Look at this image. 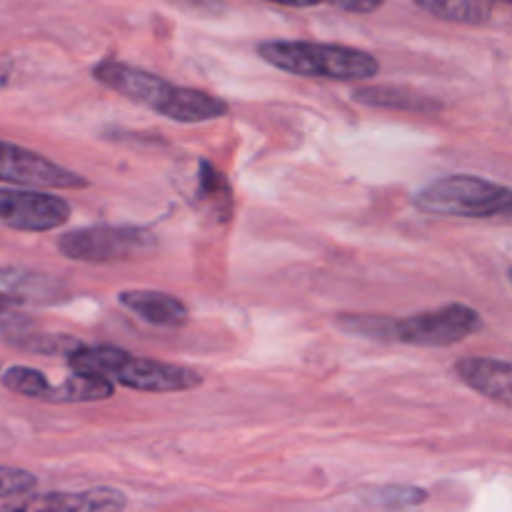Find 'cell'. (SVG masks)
<instances>
[{
    "mask_svg": "<svg viewBox=\"0 0 512 512\" xmlns=\"http://www.w3.org/2000/svg\"><path fill=\"white\" fill-rule=\"evenodd\" d=\"M385 0H328V5H335V8L345 10V13H358L368 15L373 10L383 8Z\"/></svg>",
    "mask_w": 512,
    "mask_h": 512,
    "instance_id": "obj_20",
    "label": "cell"
},
{
    "mask_svg": "<svg viewBox=\"0 0 512 512\" xmlns=\"http://www.w3.org/2000/svg\"><path fill=\"white\" fill-rule=\"evenodd\" d=\"M93 78L123 98L160 113L175 123H208L228 113V103L195 88L168 83L160 75L148 73L120 60H103L93 68Z\"/></svg>",
    "mask_w": 512,
    "mask_h": 512,
    "instance_id": "obj_1",
    "label": "cell"
},
{
    "mask_svg": "<svg viewBox=\"0 0 512 512\" xmlns=\"http://www.w3.org/2000/svg\"><path fill=\"white\" fill-rule=\"evenodd\" d=\"M70 370L95 378H108L140 393H178L203 385V375L193 368L163 360L133 358L115 345H75L68 355Z\"/></svg>",
    "mask_w": 512,
    "mask_h": 512,
    "instance_id": "obj_3",
    "label": "cell"
},
{
    "mask_svg": "<svg viewBox=\"0 0 512 512\" xmlns=\"http://www.w3.org/2000/svg\"><path fill=\"white\" fill-rule=\"evenodd\" d=\"M180 5H188L193 10H218L223 8V0H175Z\"/></svg>",
    "mask_w": 512,
    "mask_h": 512,
    "instance_id": "obj_21",
    "label": "cell"
},
{
    "mask_svg": "<svg viewBox=\"0 0 512 512\" xmlns=\"http://www.w3.org/2000/svg\"><path fill=\"white\" fill-rule=\"evenodd\" d=\"M428 490L415 488V485H383L363 495V503L370 508L383 510H408L428 503Z\"/></svg>",
    "mask_w": 512,
    "mask_h": 512,
    "instance_id": "obj_16",
    "label": "cell"
},
{
    "mask_svg": "<svg viewBox=\"0 0 512 512\" xmlns=\"http://www.w3.org/2000/svg\"><path fill=\"white\" fill-rule=\"evenodd\" d=\"M353 100L368 108L385 110H408V113H438L443 103L438 98L420 93V90L405 88V85H363L353 93Z\"/></svg>",
    "mask_w": 512,
    "mask_h": 512,
    "instance_id": "obj_13",
    "label": "cell"
},
{
    "mask_svg": "<svg viewBox=\"0 0 512 512\" xmlns=\"http://www.w3.org/2000/svg\"><path fill=\"white\" fill-rule=\"evenodd\" d=\"M498 3H510L512 5V0H498Z\"/></svg>",
    "mask_w": 512,
    "mask_h": 512,
    "instance_id": "obj_22",
    "label": "cell"
},
{
    "mask_svg": "<svg viewBox=\"0 0 512 512\" xmlns=\"http://www.w3.org/2000/svg\"><path fill=\"white\" fill-rule=\"evenodd\" d=\"M258 55L273 68L300 78L370 80L380 73V60L350 45L313 43V40H265Z\"/></svg>",
    "mask_w": 512,
    "mask_h": 512,
    "instance_id": "obj_4",
    "label": "cell"
},
{
    "mask_svg": "<svg viewBox=\"0 0 512 512\" xmlns=\"http://www.w3.org/2000/svg\"><path fill=\"white\" fill-rule=\"evenodd\" d=\"M0 383H3V388H8L10 393L33 400H45L50 388V380L45 378L40 370L25 368V365H13V368L3 370V373H0Z\"/></svg>",
    "mask_w": 512,
    "mask_h": 512,
    "instance_id": "obj_17",
    "label": "cell"
},
{
    "mask_svg": "<svg viewBox=\"0 0 512 512\" xmlns=\"http://www.w3.org/2000/svg\"><path fill=\"white\" fill-rule=\"evenodd\" d=\"M425 13L460 25H485L493 15L490 0H410Z\"/></svg>",
    "mask_w": 512,
    "mask_h": 512,
    "instance_id": "obj_15",
    "label": "cell"
},
{
    "mask_svg": "<svg viewBox=\"0 0 512 512\" xmlns=\"http://www.w3.org/2000/svg\"><path fill=\"white\" fill-rule=\"evenodd\" d=\"M453 370L475 393L512 408V363L493 358H463Z\"/></svg>",
    "mask_w": 512,
    "mask_h": 512,
    "instance_id": "obj_11",
    "label": "cell"
},
{
    "mask_svg": "<svg viewBox=\"0 0 512 512\" xmlns=\"http://www.w3.org/2000/svg\"><path fill=\"white\" fill-rule=\"evenodd\" d=\"M68 298L63 280L38 270L0 265V300L13 305H55Z\"/></svg>",
    "mask_w": 512,
    "mask_h": 512,
    "instance_id": "obj_10",
    "label": "cell"
},
{
    "mask_svg": "<svg viewBox=\"0 0 512 512\" xmlns=\"http://www.w3.org/2000/svg\"><path fill=\"white\" fill-rule=\"evenodd\" d=\"M158 248L153 230L138 225H90L63 233L58 250L78 263H125Z\"/></svg>",
    "mask_w": 512,
    "mask_h": 512,
    "instance_id": "obj_6",
    "label": "cell"
},
{
    "mask_svg": "<svg viewBox=\"0 0 512 512\" xmlns=\"http://www.w3.org/2000/svg\"><path fill=\"white\" fill-rule=\"evenodd\" d=\"M70 220V203L38 190H0V223L25 233H45Z\"/></svg>",
    "mask_w": 512,
    "mask_h": 512,
    "instance_id": "obj_8",
    "label": "cell"
},
{
    "mask_svg": "<svg viewBox=\"0 0 512 512\" xmlns=\"http://www.w3.org/2000/svg\"><path fill=\"white\" fill-rule=\"evenodd\" d=\"M335 323L350 335L375 340V343H403L418 348H448L473 338L483 330V318L475 308L450 303L443 308L425 310L410 318L395 320L383 315H343Z\"/></svg>",
    "mask_w": 512,
    "mask_h": 512,
    "instance_id": "obj_2",
    "label": "cell"
},
{
    "mask_svg": "<svg viewBox=\"0 0 512 512\" xmlns=\"http://www.w3.org/2000/svg\"><path fill=\"white\" fill-rule=\"evenodd\" d=\"M8 510H45V512H118L128 508V498L115 488H93L85 493H48L23 495L5 503Z\"/></svg>",
    "mask_w": 512,
    "mask_h": 512,
    "instance_id": "obj_9",
    "label": "cell"
},
{
    "mask_svg": "<svg viewBox=\"0 0 512 512\" xmlns=\"http://www.w3.org/2000/svg\"><path fill=\"white\" fill-rule=\"evenodd\" d=\"M38 488V478L30 470L23 468H8L0 465V500L23 498Z\"/></svg>",
    "mask_w": 512,
    "mask_h": 512,
    "instance_id": "obj_18",
    "label": "cell"
},
{
    "mask_svg": "<svg viewBox=\"0 0 512 512\" xmlns=\"http://www.w3.org/2000/svg\"><path fill=\"white\" fill-rule=\"evenodd\" d=\"M120 305L133 310L138 318L155 328L178 330L188 323V305L178 300L175 295L158 293V290H125L120 293Z\"/></svg>",
    "mask_w": 512,
    "mask_h": 512,
    "instance_id": "obj_12",
    "label": "cell"
},
{
    "mask_svg": "<svg viewBox=\"0 0 512 512\" xmlns=\"http://www.w3.org/2000/svg\"><path fill=\"white\" fill-rule=\"evenodd\" d=\"M0 180L13 185H28V188H50V190H78L88 188V180L75 170L63 168L43 155L28 148L0 140Z\"/></svg>",
    "mask_w": 512,
    "mask_h": 512,
    "instance_id": "obj_7",
    "label": "cell"
},
{
    "mask_svg": "<svg viewBox=\"0 0 512 512\" xmlns=\"http://www.w3.org/2000/svg\"><path fill=\"white\" fill-rule=\"evenodd\" d=\"M508 278H510V283H512V268L508 270Z\"/></svg>",
    "mask_w": 512,
    "mask_h": 512,
    "instance_id": "obj_23",
    "label": "cell"
},
{
    "mask_svg": "<svg viewBox=\"0 0 512 512\" xmlns=\"http://www.w3.org/2000/svg\"><path fill=\"white\" fill-rule=\"evenodd\" d=\"M115 395V383L108 378H95V375L70 373L63 383H50L48 395L43 403H100V400H110Z\"/></svg>",
    "mask_w": 512,
    "mask_h": 512,
    "instance_id": "obj_14",
    "label": "cell"
},
{
    "mask_svg": "<svg viewBox=\"0 0 512 512\" xmlns=\"http://www.w3.org/2000/svg\"><path fill=\"white\" fill-rule=\"evenodd\" d=\"M200 195L208 198L210 203H215L220 208L223 200L230 203V188H228V180L223 178L220 170H215L210 163H200Z\"/></svg>",
    "mask_w": 512,
    "mask_h": 512,
    "instance_id": "obj_19",
    "label": "cell"
},
{
    "mask_svg": "<svg viewBox=\"0 0 512 512\" xmlns=\"http://www.w3.org/2000/svg\"><path fill=\"white\" fill-rule=\"evenodd\" d=\"M415 205L445 218H503L512 215V190L478 175H445L418 190Z\"/></svg>",
    "mask_w": 512,
    "mask_h": 512,
    "instance_id": "obj_5",
    "label": "cell"
}]
</instances>
